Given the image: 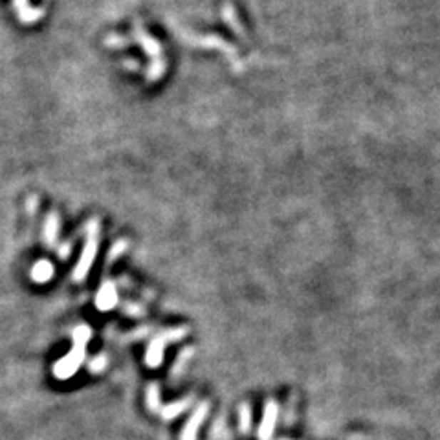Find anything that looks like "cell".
I'll use <instances>...</instances> for the list:
<instances>
[{
	"label": "cell",
	"mask_w": 440,
	"mask_h": 440,
	"mask_svg": "<svg viewBox=\"0 0 440 440\" xmlns=\"http://www.w3.org/2000/svg\"><path fill=\"white\" fill-rule=\"evenodd\" d=\"M73 345L70 349V352L64 358H61L59 362L53 364V377L57 380H68L79 371L83 364H85L86 358V345H88L90 338H92V330L86 325L76 327V330L72 332Z\"/></svg>",
	"instance_id": "cell-1"
},
{
	"label": "cell",
	"mask_w": 440,
	"mask_h": 440,
	"mask_svg": "<svg viewBox=\"0 0 440 440\" xmlns=\"http://www.w3.org/2000/svg\"><path fill=\"white\" fill-rule=\"evenodd\" d=\"M185 334H188V329H185V327H178V329L163 330V332H160L158 336H154V338L150 339L149 347H147L145 364L149 365L150 369L160 367L163 362L165 347L169 345V343H176L180 342V339H184Z\"/></svg>",
	"instance_id": "cell-2"
},
{
	"label": "cell",
	"mask_w": 440,
	"mask_h": 440,
	"mask_svg": "<svg viewBox=\"0 0 440 440\" xmlns=\"http://www.w3.org/2000/svg\"><path fill=\"white\" fill-rule=\"evenodd\" d=\"M96 252H98V222L90 220L88 226H86L85 250H83V255L79 259V265L73 270V281L81 282L85 279V275L90 272V266L94 262Z\"/></svg>",
	"instance_id": "cell-3"
},
{
	"label": "cell",
	"mask_w": 440,
	"mask_h": 440,
	"mask_svg": "<svg viewBox=\"0 0 440 440\" xmlns=\"http://www.w3.org/2000/svg\"><path fill=\"white\" fill-rule=\"evenodd\" d=\"M210 402H200L195 411L191 413L189 420L185 422L184 429H182V435H180V440H197L198 436V429H200L202 424L205 422L208 415H210Z\"/></svg>",
	"instance_id": "cell-4"
},
{
	"label": "cell",
	"mask_w": 440,
	"mask_h": 440,
	"mask_svg": "<svg viewBox=\"0 0 440 440\" xmlns=\"http://www.w3.org/2000/svg\"><path fill=\"white\" fill-rule=\"evenodd\" d=\"M277 419H279L277 402H275V400H268V402L265 404L261 426H259V440H272Z\"/></svg>",
	"instance_id": "cell-5"
},
{
	"label": "cell",
	"mask_w": 440,
	"mask_h": 440,
	"mask_svg": "<svg viewBox=\"0 0 440 440\" xmlns=\"http://www.w3.org/2000/svg\"><path fill=\"white\" fill-rule=\"evenodd\" d=\"M136 37L138 41H140L141 44H143V48H145L147 51H150L154 56V63H153V70H150V76L149 79H158L160 76H162L163 72V63L162 59H160V56H162V50H160V44L156 43V41H153V39L149 37V35H145L143 31H141V28H138L136 31Z\"/></svg>",
	"instance_id": "cell-6"
},
{
	"label": "cell",
	"mask_w": 440,
	"mask_h": 440,
	"mask_svg": "<svg viewBox=\"0 0 440 440\" xmlns=\"http://www.w3.org/2000/svg\"><path fill=\"white\" fill-rule=\"evenodd\" d=\"M116 305H118V290H116L114 282H103L101 288H99L98 297H96V307H98L101 312H108Z\"/></svg>",
	"instance_id": "cell-7"
},
{
	"label": "cell",
	"mask_w": 440,
	"mask_h": 440,
	"mask_svg": "<svg viewBox=\"0 0 440 440\" xmlns=\"http://www.w3.org/2000/svg\"><path fill=\"white\" fill-rule=\"evenodd\" d=\"M193 400H195V398L189 394V396L182 398V400H178V402H173V404H167V406H162V409L158 411V416L163 420L176 419V416H180L182 413H185V411L191 407Z\"/></svg>",
	"instance_id": "cell-8"
},
{
	"label": "cell",
	"mask_w": 440,
	"mask_h": 440,
	"mask_svg": "<svg viewBox=\"0 0 440 440\" xmlns=\"http://www.w3.org/2000/svg\"><path fill=\"white\" fill-rule=\"evenodd\" d=\"M15 6H17L19 9V17H21V21L26 22V24L35 22L43 15V9H28V0H15Z\"/></svg>",
	"instance_id": "cell-9"
},
{
	"label": "cell",
	"mask_w": 440,
	"mask_h": 440,
	"mask_svg": "<svg viewBox=\"0 0 440 440\" xmlns=\"http://www.w3.org/2000/svg\"><path fill=\"white\" fill-rule=\"evenodd\" d=\"M53 275V266L48 261H39L31 270V277L35 282H48Z\"/></svg>",
	"instance_id": "cell-10"
},
{
	"label": "cell",
	"mask_w": 440,
	"mask_h": 440,
	"mask_svg": "<svg viewBox=\"0 0 440 440\" xmlns=\"http://www.w3.org/2000/svg\"><path fill=\"white\" fill-rule=\"evenodd\" d=\"M239 429L240 433H244V435H248L250 429H252V406H250V404H240Z\"/></svg>",
	"instance_id": "cell-11"
},
{
	"label": "cell",
	"mask_w": 440,
	"mask_h": 440,
	"mask_svg": "<svg viewBox=\"0 0 440 440\" xmlns=\"http://www.w3.org/2000/svg\"><path fill=\"white\" fill-rule=\"evenodd\" d=\"M147 407H149L153 413H156L158 415V411L162 409V402H160V387L158 384H150L149 387H147Z\"/></svg>",
	"instance_id": "cell-12"
},
{
	"label": "cell",
	"mask_w": 440,
	"mask_h": 440,
	"mask_svg": "<svg viewBox=\"0 0 440 440\" xmlns=\"http://www.w3.org/2000/svg\"><path fill=\"white\" fill-rule=\"evenodd\" d=\"M193 356V349L191 347H188V349H184V351L180 352L178 358L175 359V367H173V377H180L182 372H184L185 365H188V362L191 359Z\"/></svg>",
	"instance_id": "cell-13"
},
{
	"label": "cell",
	"mask_w": 440,
	"mask_h": 440,
	"mask_svg": "<svg viewBox=\"0 0 440 440\" xmlns=\"http://www.w3.org/2000/svg\"><path fill=\"white\" fill-rule=\"evenodd\" d=\"M107 364H108L107 356L99 354V356H96V358L88 364V371L94 372V374H99V372H103L105 369H107Z\"/></svg>",
	"instance_id": "cell-14"
},
{
	"label": "cell",
	"mask_w": 440,
	"mask_h": 440,
	"mask_svg": "<svg viewBox=\"0 0 440 440\" xmlns=\"http://www.w3.org/2000/svg\"><path fill=\"white\" fill-rule=\"evenodd\" d=\"M57 217L56 213H51L50 218H48V224H46V242L48 244H53V239H56V231H57Z\"/></svg>",
	"instance_id": "cell-15"
},
{
	"label": "cell",
	"mask_w": 440,
	"mask_h": 440,
	"mask_svg": "<svg viewBox=\"0 0 440 440\" xmlns=\"http://www.w3.org/2000/svg\"><path fill=\"white\" fill-rule=\"evenodd\" d=\"M125 312H127L128 316H141L143 310H141L138 305H125Z\"/></svg>",
	"instance_id": "cell-16"
}]
</instances>
